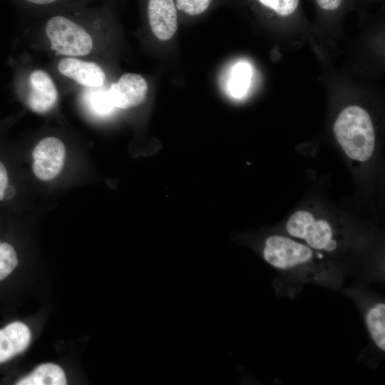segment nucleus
I'll use <instances>...</instances> for the list:
<instances>
[{"mask_svg": "<svg viewBox=\"0 0 385 385\" xmlns=\"http://www.w3.org/2000/svg\"><path fill=\"white\" fill-rule=\"evenodd\" d=\"M335 137L351 159L365 161L375 147V133L369 113L362 108L351 106L338 115L334 125Z\"/></svg>", "mask_w": 385, "mask_h": 385, "instance_id": "1", "label": "nucleus"}, {"mask_svg": "<svg viewBox=\"0 0 385 385\" xmlns=\"http://www.w3.org/2000/svg\"><path fill=\"white\" fill-rule=\"evenodd\" d=\"M45 31L51 48L57 54L85 56L93 48L90 34L80 24L66 16L58 14L49 18Z\"/></svg>", "mask_w": 385, "mask_h": 385, "instance_id": "2", "label": "nucleus"}, {"mask_svg": "<svg viewBox=\"0 0 385 385\" xmlns=\"http://www.w3.org/2000/svg\"><path fill=\"white\" fill-rule=\"evenodd\" d=\"M286 229L290 235L305 240L313 249L332 252L337 247L331 225L325 220H317L307 211L299 210L291 215Z\"/></svg>", "mask_w": 385, "mask_h": 385, "instance_id": "3", "label": "nucleus"}, {"mask_svg": "<svg viewBox=\"0 0 385 385\" xmlns=\"http://www.w3.org/2000/svg\"><path fill=\"white\" fill-rule=\"evenodd\" d=\"M262 254L268 264L280 270L299 267L308 263L313 257L310 247L281 235L268 237Z\"/></svg>", "mask_w": 385, "mask_h": 385, "instance_id": "4", "label": "nucleus"}, {"mask_svg": "<svg viewBox=\"0 0 385 385\" xmlns=\"http://www.w3.org/2000/svg\"><path fill=\"white\" fill-rule=\"evenodd\" d=\"M32 170L41 180H50L62 170L66 157L63 143L56 137H46L40 140L32 153Z\"/></svg>", "mask_w": 385, "mask_h": 385, "instance_id": "5", "label": "nucleus"}, {"mask_svg": "<svg viewBox=\"0 0 385 385\" xmlns=\"http://www.w3.org/2000/svg\"><path fill=\"white\" fill-rule=\"evenodd\" d=\"M115 108L128 109L141 104L146 98L148 83L136 73H125L108 90Z\"/></svg>", "mask_w": 385, "mask_h": 385, "instance_id": "6", "label": "nucleus"}, {"mask_svg": "<svg viewBox=\"0 0 385 385\" xmlns=\"http://www.w3.org/2000/svg\"><path fill=\"white\" fill-rule=\"evenodd\" d=\"M28 107L36 113L51 111L58 99V91L51 77L43 70H35L29 76Z\"/></svg>", "mask_w": 385, "mask_h": 385, "instance_id": "7", "label": "nucleus"}, {"mask_svg": "<svg viewBox=\"0 0 385 385\" xmlns=\"http://www.w3.org/2000/svg\"><path fill=\"white\" fill-rule=\"evenodd\" d=\"M147 13L153 34L161 41L170 39L178 29V9L174 0H148Z\"/></svg>", "mask_w": 385, "mask_h": 385, "instance_id": "8", "label": "nucleus"}, {"mask_svg": "<svg viewBox=\"0 0 385 385\" xmlns=\"http://www.w3.org/2000/svg\"><path fill=\"white\" fill-rule=\"evenodd\" d=\"M58 69L62 75L88 88L101 87L106 80L103 70L94 62L66 58L59 61Z\"/></svg>", "mask_w": 385, "mask_h": 385, "instance_id": "9", "label": "nucleus"}, {"mask_svg": "<svg viewBox=\"0 0 385 385\" xmlns=\"http://www.w3.org/2000/svg\"><path fill=\"white\" fill-rule=\"evenodd\" d=\"M31 339L30 329L21 322H14L0 329V363L25 351Z\"/></svg>", "mask_w": 385, "mask_h": 385, "instance_id": "10", "label": "nucleus"}, {"mask_svg": "<svg viewBox=\"0 0 385 385\" xmlns=\"http://www.w3.org/2000/svg\"><path fill=\"white\" fill-rule=\"evenodd\" d=\"M67 384L63 369L52 363L37 366L30 374L19 380L18 385H65Z\"/></svg>", "mask_w": 385, "mask_h": 385, "instance_id": "11", "label": "nucleus"}, {"mask_svg": "<svg viewBox=\"0 0 385 385\" xmlns=\"http://www.w3.org/2000/svg\"><path fill=\"white\" fill-rule=\"evenodd\" d=\"M99 88H90L82 96L87 110L98 117H105L113 113L114 106L108 91Z\"/></svg>", "mask_w": 385, "mask_h": 385, "instance_id": "12", "label": "nucleus"}, {"mask_svg": "<svg viewBox=\"0 0 385 385\" xmlns=\"http://www.w3.org/2000/svg\"><path fill=\"white\" fill-rule=\"evenodd\" d=\"M366 324L374 344L385 350V304L379 302L371 307L366 314Z\"/></svg>", "mask_w": 385, "mask_h": 385, "instance_id": "13", "label": "nucleus"}, {"mask_svg": "<svg viewBox=\"0 0 385 385\" xmlns=\"http://www.w3.org/2000/svg\"><path fill=\"white\" fill-rule=\"evenodd\" d=\"M252 77L250 66L245 62L236 63L232 68L227 83L229 93L234 98H241L249 88Z\"/></svg>", "mask_w": 385, "mask_h": 385, "instance_id": "14", "label": "nucleus"}, {"mask_svg": "<svg viewBox=\"0 0 385 385\" xmlns=\"http://www.w3.org/2000/svg\"><path fill=\"white\" fill-rule=\"evenodd\" d=\"M18 263L14 248L9 243L0 241V281L12 272Z\"/></svg>", "mask_w": 385, "mask_h": 385, "instance_id": "15", "label": "nucleus"}, {"mask_svg": "<svg viewBox=\"0 0 385 385\" xmlns=\"http://www.w3.org/2000/svg\"><path fill=\"white\" fill-rule=\"evenodd\" d=\"M178 10L190 16L204 13L210 6L212 0H174Z\"/></svg>", "mask_w": 385, "mask_h": 385, "instance_id": "16", "label": "nucleus"}, {"mask_svg": "<svg viewBox=\"0 0 385 385\" xmlns=\"http://www.w3.org/2000/svg\"><path fill=\"white\" fill-rule=\"evenodd\" d=\"M259 1L282 16L292 14L299 4V0H259Z\"/></svg>", "mask_w": 385, "mask_h": 385, "instance_id": "17", "label": "nucleus"}, {"mask_svg": "<svg viewBox=\"0 0 385 385\" xmlns=\"http://www.w3.org/2000/svg\"><path fill=\"white\" fill-rule=\"evenodd\" d=\"M9 184V177L7 170L0 161V200H5V192Z\"/></svg>", "mask_w": 385, "mask_h": 385, "instance_id": "18", "label": "nucleus"}, {"mask_svg": "<svg viewBox=\"0 0 385 385\" xmlns=\"http://www.w3.org/2000/svg\"><path fill=\"white\" fill-rule=\"evenodd\" d=\"M22 1L28 4H30L31 6H38V7H46V6L56 5L57 4H60L61 2L65 0H22Z\"/></svg>", "mask_w": 385, "mask_h": 385, "instance_id": "19", "label": "nucleus"}, {"mask_svg": "<svg viewBox=\"0 0 385 385\" xmlns=\"http://www.w3.org/2000/svg\"><path fill=\"white\" fill-rule=\"evenodd\" d=\"M318 5L325 10H334L337 9L342 0H316Z\"/></svg>", "mask_w": 385, "mask_h": 385, "instance_id": "20", "label": "nucleus"}]
</instances>
